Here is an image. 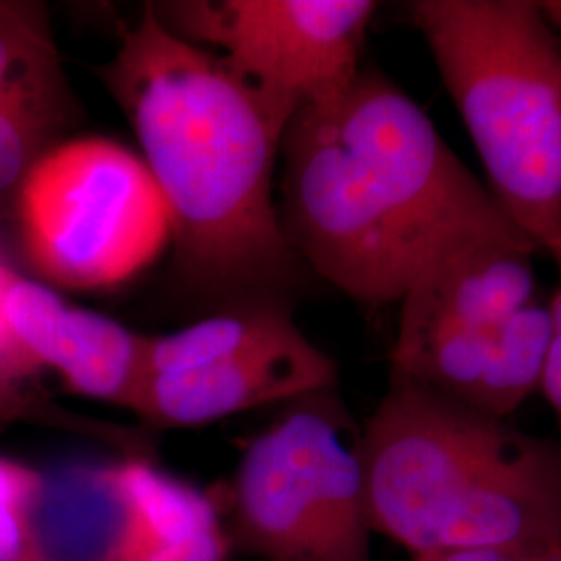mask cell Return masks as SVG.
<instances>
[{
	"label": "cell",
	"instance_id": "d6986e66",
	"mask_svg": "<svg viewBox=\"0 0 561 561\" xmlns=\"http://www.w3.org/2000/svg\"><path fill=\"white\" fill-rule=\"evenodd\" d=\"M11 424H36V422L25 410H21L20 405L0 398V426H11Z\"/></svg>",
	"mask_w": 561,
	"mask_h": 561
},
{
	"label": "cell",
	"instance_id": "2e32d148",
	"mask_svg": "<svg viewBox=\"0 0 561 561\" xmlns=\"http://www.w3.org/2000/svg\"><path fill=\"white\" fill-rule=\"evenodd\" d=\"M44 470L0 456V561H38L34 545V512Z\"/></svg>",
	"mask_w": 561,
	"mask_h": 561
},
{
	"label": "cell",
	"instance_id": "3957f363",
	"mask_svg": "<svg viewBox=\"0 0 561 561\" xmlns=\"http://www.w3.org/2000/svg\"><path fill=\"white\" fill-rule=\"evenodd\" d=\"M360 458L373 533L412 558L561 547V442L389 373Z\"/></svg>",
	"mask_w": 561,
	"mask_h": 561
},
{
	"label": "cell",
	"instance_id": "ac0fdd59",
	"mask_svg": "<svg viewBox=\"0 0 561 561\" xmlns=\"http://www.w3.org/2000/svg\"><path fill=\"white\" fill-rule=\"evenodd\" d=\"M545 553L497 549H439L412 558L414 561H539Z\"/></svg>",
	"mask_w": 561,
	"mask_h": 561
},
{
	"label": "cell",
	"instance_id": "ba28073f",
	"mask_svg": "<svg viewBox=\"0 0 561 561\" xmlns=\"http://www.w3.org/2000/svg\"><path fill=\"white\" fill-rule=\"evenodd\" d=\"M337 379V364L294 322L198 368L146 377L131 414L154 428H198L335 389Z\"/></svg>",
	"mask_w": 561,
	"mask_h": 561
},
{
	"label": "cell",
	"instance_id": "44dd1931",
	"mask_svg": "<svg viewBox=\"0 0 561 561\" xmlns=\"http://www.w3.org/2000/svg\"><path fill=\"white\" fill-rule=\"evenodd\" d=\"M539 561H561V547L560 549H551V551H547Z\"/></svg>",
	"mask_w": 561,
	"mask_h": 561
},
{
	"label": "cell",
	"instance_id": "e0dca14e",
	"mask_svg": "<svg viewBox=\"0 0 561 561\" xmlns=\"http://www.w3.org/2000/svg\"><path fill=\"white\" fill-rule=\"evenodd\" d=\"M549 312H551V340H549L539 391H542V396L549 401L561 431V280L558 291L549 300Z\"/></svg>",
	"mask_w": 561,
	"mask_h": 561
},
{
	"label": "cell",
	"instance_id": "8fae6325",
	"mask_svg": "<svg viewBox=\"0 0 561 561\" xmlns=\"http://www.w3.org/2000/svg\"><path fill=\"white\" fill-rule=\"evenodd\" d=\"M535 250L482 243L435 266L401 300L391 358L454 333L493 329L539 298Z\"/></svg>",
	"mask_w": 561,
	"mask_h": 561
},
{
	"label": "cell",
	"instance_id": "5b68a950",
	"mask_svg": "<svg viewBox=\"0 0 561 561\" xmlns=\"http://www.w3.org/2000/svg\"><path fill=\"white\" fill-rule=\"evenodd\" d=\"M219 493L233 551L256 561H373L360 428L335 389L285 403Z\"/></svg>",
	"mask_w": 561,
	"mask_h": 561
},
{
	"label": "cell",
	"instance_id": "4fadbf2b",
	"mask_svg": "<svg viewBox=\"0 0 561 561\" xmlns=\"http://www.w3.org/2000/svg\"><path fill=\"white\" fill-rule=\"evenodd\" d=\"M76 113L46 7L0 0V127L36 121L65 134Z\"/></svg>",
	"mask_w": 561,
	"mask_h": 561
},
{
	"label": "cell",
	"instance_id": "8992f818",
	"mask_svg": "<svg viewBox=\"0 0 561 561\" xmlns=\"http://www.w3.org/2000/svg\"><path fill=\"white\" fill-rule=\"evenodd\" d=\"M11 217L34 279L53 289H113L173 243L167 202L146 162L101 136L53 144L21 181Z\"/></svg>",
	"mask_w": 561,
	"mask_h": 561
},
{
	"label": "cell",
	"instance_id": "30bf717a",
	"mask_svg": "<svg viewBox=\"0 0 561 561\" xmlns=\"http://www.w3.org/2000/svg\"><path fill=\"white\" fill-rule=\"evenodd\" d=\"M549 340V301L537 300L493 329L443 335L391 358L389 373L510 421L541 389Z\"/></svg>",
	"mask_w": 561,
	"mask_h": 561
},
{
	"label": "cell",
	"instance_id": "6da1fadb",
	"mask_svg": "<svg viewBox=\"0 0 561 561\" xmlns=\"http://www.w3.org/2000/svg\"><path fill=\"white\" fill-rule=\"evenodd\" d=\"M279 159L277 206L291 252L364 306L401 304L435 266L474 245L535 250L421 104L377 69L304 104Z\"/></svg>",
	"mask_w": 561,
	"mask_h": 561
},
{
	"label": "cell",
	"instance_id": "52a82bcc",
	"mask_svg": "<svg viewBox=\"0 0 561 561\" xmlns=\"http://www.w3.org/2000/svg\"><path fill=\"white\" fill-rule=\"evenodd\" d=\"M181 38L219 55L285 134L304 104L358 78L373 0H183L152 2Z\"/></svg>",
	"mask_w": 561,
	"mask_h": 561
},
{
	"label": "cell",
	"instance_id": "7c38bea8",
	"mask_svg": "<svg viewBox=\"0 0 561 561\" xmlns=\"http://www.w3.org/2000/svg\"><path fill=\"white\" fill-rule=\"evenodd\" d=\"M131 518L111 463L44 470L34 512L38 561H127Z\"/></svg>",
	"mask_w": 561,
	"mask_h": 561
},
{
	"label": "cell",
	"instance_id": "7a4b0ae2",
	"mask_svg": "<svg viewBox=\"0 0 561 561\" xmlns=\"http://www.w3.org/2000/svg\"><path fill=\"white\" fill-rule=\"evenodd\" d=\"M167 202L185 273L208 289L273 294L301 264L280 227L283 131L225 60L171 32L152 2L101 71Z\"/></svg>",
	"mask_w": 561,
	"mask_h": 561
},
{
	"label": "cell",
	"instance_id": "9a60e30c",
	"mask_svg": "<svg viewBox=\"0 0 561 561\" xmlns=\"http://www.w3.org/2000/svg\"><path fill=\"white\" fill-rule=\"evenodd\" d=\"M15 266L7 261L0 252V398L20 405L36 424L41 426H55L83 437L108 443L117 451H123L131 445L134 433L111 422L90 421L78 414L65 412L55 403L46 400L41 387V373L34 362L30 360L13 340L9 324L4 319V289Z\"/></svg>",
	"mask_w": 561,
	"mask_h": 561
},
{
	"label": "cell",
	"instance_id": "277c9868",
	"mask_svg": "<svg viewBox=\"0 0 561 561\" xmlns=\"http://www.w3.org/2000/svg\"><path fill=\"white\" fill-rule=\"evenodd\" d=\"M405 13L491 194L561 277V38L542 2L414 0Z\"/></svg>",
	"mask_w": 561,
	"mask_h": 561
},
{
	"label": "cell",
	"instance_id": "ffe728a7",
	"mask_svg": "<svg viewBox=\"0 0 561 561\" xmlns=\"http://www.w3.org/2000/svg\"><path fill=\"white\" fill-rule=\"evenodd\" d=\"M542 9H545L547 18L556 25L561 38V2H542Z\"/></svg>",
	"mask_w": 561,
	"mask_h": 561
},
{
	"label": "cell",
	"instance_id": "9c48e42d",
	"mask_svg": "<svg viewBox=\"0 0 561 561\" xmlns=\"http://www.w3.org/2000/svg\"><path fill=\"white\" fill-rule=\"evenodd\" d=\"M4 319L21 352L41 373H55L71 396L134 412L146 377V335L69 304L20 271L4 289Z\"/></svg>",
	"mask_w": 561,
	"mask_h": 561
},
{
	"label": "cell",
	"instance_id": "5bb4252c",
	"mask_svg": "<svg viewBox=\"0 0 561 561\" xmlns=\"http://www.w3.org/2000/svg\"><path fill=\"white\" fill-rule=\"evenodd\" d=\"M294 322L291 312L279 300H261L208 317L169 335L148 337L146 377L198 368L241 345L266 340Z\"/></svg>",
	"mask_w": 561,
	"mask_h": 561
}]
</instances>
